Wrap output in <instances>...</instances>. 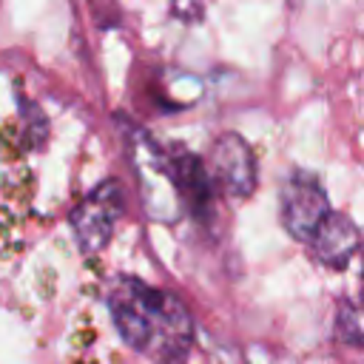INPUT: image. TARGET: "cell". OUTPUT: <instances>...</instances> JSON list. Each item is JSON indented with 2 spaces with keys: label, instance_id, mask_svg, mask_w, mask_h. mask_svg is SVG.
Segmentation results:
<instances>
[{
  "label": "cell",
  "instance_id": "cell-2",
  "mask_svg": "<svg viewBox=\"0 0 364 364\" xmlns=\"http://www.w3.org/2000/svg\"><path fill=\"white\" fill-rule=\"evenodd\" d=\"M330 199L324 185L318 182L316 173L293 168L279 191V216H282V228L296 239V242H307L316 236V230L321 228V222L330 216Z\"/></svg>",
  "mask_w": 364,
  "mask_h": 364
},
{
  "label": "cell",
  "instance_id": "cell-6",
  "mask_svg": "<svg viewBox=\"0 0 364 364\" xmlns=\"http://www.w3.org/2000/svg\"><path fill=\"white\" fill-rule=\"evenodd\" d=\"M361 233L358 225L347 213H330L316 236L310 239V250L316 262H321L330 270H344L355 253H361Z\"/></svg>",
  "mask_w": 364,
  "mask_h": 364
},
{
  "label": "cell",
  "instance_id": "cell-10",
  "mask_svg": "<svg viewBox=\"0 0 364 364\" xmlns=\"http://www.w3.org/2000/svg\"><path fill=\"white\" fill-rule=\"evenodd\" d=\"M358 299H361V307H364V245H361V290H358Z\"/></svg>",
  "mask_w": 364,
  "mask_h": 364
},
{
  "label": "cell",
  "instance_id": "cell-8",
  "mask_svg": "<svg viewBox=\"0 0 364 364\" xmlns=\"http://www.w3.org/2000/svg\"><path fill=\"white\" fill-rule=\"evenodd\" d=\"M20 111H26L28 114V125H26V139H28V145H40L43 142V136H46V117H43V111L37 108V105H31V102H20Z\"/></svg>",
  "mask_w": 364,
  "mask_h": 364
},
{
  "label": "cell",
  "instance_id": "cell-5",
  "mask_svg": "<svg viewBox=\"0 0 364 364\" xmlns=\"http://www.w3.org/2000/svg\"><path fill=\"white\" fill-rule=\"evenodd\" d=\"M210 176L230 199H247L256 191V156L245 136L228 131L213 142Z\"/></svg>",
  "mask_w": 364,
  "mask_h": 364
},
{
  "label": "cell",
  "instance_id": "cell-4",
  "mask_svg": "<svg viewBox=\"0 0 364 364\" xmlns=\"http://www.w3.org/2000/svg\"><path fill=\"white\" fill-rule=\"evenodd\" d=\"M162 173L171 179L193 219L208 222L213 216V176L196 154H191L182 145H173L162 156Z\"/></svg>",
  "mask_w": 364,
  "mask_h": 364
},
{
  "label": "cell",
  "instance_id": "cell-9",
  "mask_svg": "<svg viewBox=\"0 0 364 364\" xmlns=\"http://www.w3.org/2000/svg\"><path fill=\"white\" fill-rule=\"evenodd\" d=\"M171 6L176 11V17L188 20V23H196V20H202L208 0H171Z\"/></svg>",
  "mask_w": 364,
  "mask_h": 364
},
{
  "label": "cell",
  "instance_id": "cell-1",
  "mask_svg": "<svg viewBox=\"0 0 364 364\" xmlns=\"http://www.w3.org/2000/svg\"><path fill=\"white\" fill-rule=\"evenodd\" d=\"M108 307L119 338L156 364H185L193 344V318L179 296L148 287L134 276L111 282Z\"/></svg>",
  "mask_w": 364,
  "mask_h": 364
},
{
  "label": "cell",
  "instance_id": "cell-3",
  "mask_svg": "<svg viewBox=\"0 0 364 364\" xmlns=\"http://www.w3.org/2000/svg\"><path fill=\"white\" fill-rule=\"evenodd\" d=\"M122 210H125L122 185L117 179L100 182L68 216V225L74 230V239H77L80 250L88 253V256L100 253L108 245V239H111Z\"/></svg>",
  "mask_w": 364,
  "mask_h": 364
},
{
  "label": "cell",
  "instance_id": "cell-7",
  "mask_svg": "<svg viewBox=\"0 0 364 364\" xmlns=\"http://www.w3.org/2000/svg\"><path fill=\"white\" fill-rule=\"evenodd\" d=\"M333 336L338 344L344 347H364V333L358 327V316L355 310L350 307L347 299L338 301V310H336V321H333Z\"/></svg>",
  "mask_w": 364,
  "mask_h": 364
}]
</instances>
